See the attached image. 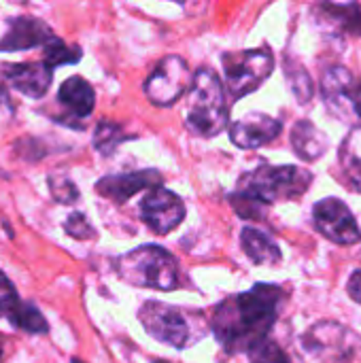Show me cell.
<instances>
[{
  "mask_svg": "<svg viewBox=\"0 0 361 363\" xmlns=\"http://www.w3.org/2000/svg\"><path fill=\"white\" fill-rule=\"evenodd\" d=\"M283 298L281 287L260 283L245 294L223 300L211 319L215 338L228 353H249L268 338Z\"/></svg>",
  "mask_w": 361,
  "mask_h": 363,
  "instance_id": "6da1fadb",
  "label": "cell"
},
{
  "mask_svg": "<svg viewBox=\"0 0 361 363\" xmlns=\"http://www.w3.org/2000/svg\"><path fill=\"white\" fill-rule=\"evenodd\" d=\"M228 121L230 106L219 74L206 66L198 68L187 89V130L200 138H215L228 128Z\"/></svg>",
  "mask_w": 361,
  "mask_h": 363,
  "instance_id": "7a4b0ae2",
  "label": "cell"
},
{
  "mask_svg": "<svg viewBox=\"0 0 361 363\" xmlns=\"http://www.w3.org/2000/svg\"><path fill=\"white\" fill-rule=\"evenodd\" d=\"M138 321L151 338L172 349H189L206 334L202 313L153 300H147L138 308Z\"/></svg>",
  "mask_w": 361,
  "mask_h": 363,
  "instance_id": "3957f363",
  "label": "cell"
},
{
  "mask_svg": "<svg viewBox=\"0 0 361 363\" xmlns=\"http://www.w3.org/2000/svg\"><path fill=\"white\" fill-rule=\"evenodd\" d=\"M117 274L132 287L174 291L181 283L177 257L160 245H143L117 259Z\"/></svg>",
  "mask_w": 361,
  "mask_h": 363,
  "instance_id": "277c9868",
  "label": "cell"
},
{
  "mask_svg": "<svg viewBox=\"0 0 361 363\" xmlns=\"http://www.w3.org/2000/svg\"><path fill=\"white\" fill-rule=\"evenodd\" d=\"M313 174L298 166H262L238 181V194H245L262 204L279 200H296L309 191Z\"/></svg>",
  "mask_w": 361,
  "mask_h": 363,
  "instance_id": "5b68a950",
  "label": "cell"
},
{
  "mask_svg": "<svg viewBox=\"0 0 361 363\" xmlns=\"http://www.w3.org/2000/svg\"><path fill=\"white\" fill-rule=\"evenodd\" d=\"M226 87L232 100H238L255 89L272 74L274 57L268 49H247V51H228L221 55Z\"/></svg>",
  "mask_w": 361,
  "mask_h": 363,
  "instance_id": "8992f818",
  "label": "cell"
},
{
  "mask_svg": "<svg viewBox=\"0 0 361 363\" xmlns=\"http://www.w3.org/2000/svg\"><path fill=\"white\" fill-rule=\"evenodd\" d=\"M302 347L321 363H361V336L336 321L313 325Z\"/></svg>",
  "mask_w": 361,
  "mask_h": 363,
  "instance_id": "52a82bcc",
  "label": "cell"
},
{
  "mask_svg": "<svg viewBox=\"0 0 361 363\" xmlns=\"http://www.w3.org/2000/svg\"><path fill=\"white\" fill-rule=\"evenodd\" d=\"M191 85V72L181 55L162 57L145 79V96L155 106H172Z\"/></svg>",
  "mask_w": 361,
  "mask_h": 363,
  "instance_id": "ba28073f",
  "label": "cell"
},
{
  "mask_svg": "<svg viewBox=\"0 0 361 363\" xmlns=\"http://www.w3.org/2000/svg\"><path fill=\"white\" fill-rule=\"evenodd\" d=\"M185 215L187 208L183 198L166 187H155L140 200V219L157 236H166L177 230Z\"/></svg>",
  "mask_w": 361,
  "mask_h": 363,
  "instance_id": "9c48e42d",
  "label": "cell"
},
{
  "mask_svg": "<svg viewBox=\"0 0 361 363\" xmlns=\"http://www.w3.org/2000/svg\"><path fill=\"white\" fill-rule=\"evenodd\" d=\"M313 221L319 234L336 245H355L361 240L360 225L349 206L338 198H326L313 208Z\"/></svg>",
  "mask_w": 361,
  "mask_h": 363,
  "instance_id": "30bf717a",
  "label": "cell"
},
{
  "mask_svg": "<svg viewBox=\"0 0 361 363\" xmlns=\"http://www.w3.org/2000/svg\"><path fill=\"white\" fill-rule=\"evenodd\" d=\"M164 177L157 170H134L126 174H109L96 183V194H100L106 200H113L117 204L128 202L132 196L145 189H155L162 187Z\"/></svg>",
  "mask_w": 361,
  "mask_h": 363,
  "instance_id": "8fae6325",
  "label": "cell"
},
{
  "mask_svg": "<svg viewBox=\"0 0 361 363\" xmlns=\"http://www.w3.org/2000/svg\"><path fill=\"white\" fill-rule=\"evenodd\" d=\"M53 36V30L43 19L32 15H15L6 21V32L0 38V51H26L45 47Z\"/></svg>",
  "mask_w": 361,
  "mask_h": 363,
  "instance_id": "7c38bea8",
  "label": "cell"
},
{
  "mask_svg": "<svg viewBox=\"0 0 361 363\" xmlns=\"http://www.w3.org/2000/svg\"><path fill=\"white\" fill-rule=\"evenodd\" d=\"M353 74L345 66H330L321 77V96L326 100V106L332 115H336L340 121H353Z\"/></svg>",
  "mask_w": 361,
  "mask_h": 363,
  "instance_id": "4fadbf2b",
  "label": "cell"
},
{
  "mask_svg": "<svg viewBox=\"0 0 361 363\" xmlns=\"http://www.w3.org/2000/svg\"><path fill=\"white\" fill-rule=\"evenodd\" d=\"M283 130V121L266 113H249L230 128V140L240 149H260L272 140Z\"/></svg>",
  "mask_w": 361,
  "mask_h": 363,
  "instance_id": "5bb4252c",
  "label": "cell"
},
{
  "mask_svg": "<svg viewBox=\"0 0 361 363\" xmlns=\"http://www.w3.org/2000/svg\"><path fill=\"white\" fill-rule=\"evenodd\" d=\"M57 102L60 106L64 108L66 117L64 119H70L68 125L72 128H83V121L94 113V106H96V91L91 87L89 81H85L83 77L74 74L70 79H66L62 85H60V91H57ZM62 121V119H60Z\"/></svg>",
  "mask_w": 361,
  "mask_h": 363,
  "instance_id": "9a60e30c",
  "label": "cell"
},
{
  "mask_svg": "<svg viewBox=\"0 0 361 363\" xmlns=\"http://www.w3.org/2000/svg\"><path fill=\"white\" fill-rule=\"evenodd\" d=\"M2 79L28 98H43L49 91L53 70L40 62H23V64H4Z\"/></svg>",
  "mask_w": 361,
  "mask_h": 363,
  "instance_id": "2e32d148",
  "label": "cell"
},
{
  "mask_svg": "<svg viewBox=\"0 0 361 363\" xmlns=\"http://www.w3.org/2000/svg\"><path fill=\"white\" fill-rule=\"evenodd\" d=\"M291 147L296 155L304 162H315L326 155L328 151V136L311 121L300 119L291 128Z\"/></svg>",
  "mask_w": 361,
  "mask_h": 363,
  "instance_id": "e0dca14e",
  "label": "cell"
},
{
  "mask_svg": "<svg viewBox=\"0 0 361 363\" xmlns=\"http://www.w3.org/2000/svg\"><path fill=\"white\" fill-rule=\"evenodd\" d=\"M240 247L245 255L257 264V266H272L281 262V249L279 245L264 232L255 228H245L240 232Z\"/></svg>",
  "mask_w": 361,
  "mask_h": 363,
  "instance_id": "ac0fdd59",
  "label": "cell"
},
{
  "mask_svg": "<svg viewBox=\"0 0 361 363\" xmlns=\"http://www.w3.org/2000/svg\"><path fill=\"white\" fill-rule=\"evenodd\" d=\"M340 168L345 172V179L349 185L361 194V128L349 132V136L340 145Z\"/></svg>",
  "mask_w": 361,
  "mask_h": 363,
  "instance_id": "d6986e66",
  "label": "cell"
},
{
  "mask_svg": "<svg viewBox=\"0 0 361 363\" xmlns=\"http://www.w3.org/2000/svg\"><path fill=\"white\" fill-rule=\"evenodd\" d=\"M319 13L323 19H328L336 30L361 34V6L360 4H319Z\"/></svg>",
  "mask_w": 361,
  "mask_h": 363,
  "instance_id": "ffe728a7",
  "label": "cell"
},
{
  "mask_svg": "<svg viewBox=\"0 0 361 363\" xmlns=\"http://www.w3.org/2000/svg\"><path fill=\"white\" fill-rule=\"evenodd\" d=\"M9 323L21 332H28V334H47L49 332V323L47 319L43 317V313L32 304V302H17L11 313L6 315Z\"/></svg>",
  "mask_w": 361,
  "mask_h": 363,
  "instance_id": "44dd1931",
  "label": "cell"
},
{
  "mask_svg": "<svg viewBox=\"0 0 361 363\" xmlns=\"http://www.w3.org/2000/svg\"><path fill=\"white\" fill-rule=\"evenodd\" d=\"M83 57V51L79 45H66L62 38L53 36L45 47H43V62L53 70L57 66H64V64H77L81 62Z\"/></svg>",
  "mask_w": 361,
  "mask_h": 363,
  "instance_id": "7402d4cb",
  "label": "cell"
},
{
  "mask_svg": "<svg viewBox=\"0 0 361 363\" xmlns=\"http://www.w3.org/2000/svg\"><path fill=\"white\" fill-rule=\"evenodd\" d=\"M285 77H287L289 89L296 96V100L300 104H309L313 94H315V87H313V81H311L306 68L300 62H294L287 57L285 60Z\"/></svg>",
  "mask_w": 361,
  "mask_h": 363,
  "instance_id": "603a6c76",
  "label": "cell"
},
{
  "mask_svg": "<svg viewBox=\"0 0 361 363\" xmlns=\"http://www.w3.org/2000/svg\"><path fill=\"white\" fill-rule=\"evenodd\" d=\"M136 136H128L123 134L121 125L113 123V121H100L96 132H94V147L100 151V155H113L117 151V147L126 140H132Z\"/></svg>",
  "mask_w": 361,
  "mask_h": 363,
  "instance_id": "cb8c5ba5",
  "label": "cell"
},
{
  "mask_svg": "<svg viewBox=\"0 0 361 363\" xmlns=\"http://www.w3.org/2000/svg\"><path fill=\"white\" fill-rule=\"evenodd\" d=\"M230 204H232V208L236 211V215L243 217V219L260 221V219L266 217V204H262V202H257V200H253V198H249V196H245V194L234 191V194L230 196Z\"/></svg>",
  "mask_w": 361,
  "mask_h": 363,
  "instance_id": "d4e9b609",
  "label": "cell"
},
{
  "mask_svg": "<svg viewBox=\"0 0 361 363\" xmlns=\"http://www.w3.org/2000/svg\"><path fill=\"white\" fill-rule=\"evenodd\" d=\"M247 355H249L251 363H291L289 357L285 355V351L268 338L262 340L260 345H255Z\"/></svg>",
  "mask_w": 361,
  "mask_h": 363,
  "instance_id": "484cf974",
  "label": "cell"
},
{
  "mask_svg": "<svg viewBox=\"0 0 361 363\" xmlns=\"http://www.w3.org/2000/svg\"><path fill=\"white\" fill-rule=\"evenodd\" d=\"M49 194L60 204H74L79 200V189L68 177H49Z\"/></svg>",
  "mask_w": 361,
  "mask_h": 363,
  "instance_id": "4316f807",
  "label": "cell"
},
{
  "mask_svg": "<svg viewBox=\"0 0 361 363\" xmlns=\"http://www.w3.org/2000/svg\"><path fill=\"white\" fill-rule=\"evenodd\" d=\"M64 232L74 240H94L96 230L83 213H70L64 221Z\"/></svg>",
  "mask_w": 361,
  "mask_h": 363,
  "instance_id": "83f0119b",
  "label": "cell"
},
{
  "mask_svg": "<svg viewBox=\"0 0 361 363\" xmlns=\"http://www.w3.org/2000/svg\"><path fill=\"white\" fill-rule=\"evenodd\" d=\"M19 302V296L13 287V283L9 281V277L0 270V317H6L11 313V308Z\"/></svg>",
  "mask_w": 361,
  "mask_h": 363,
  "instance_id": "f1b7e54d",
  "label": "cell"
},
{
  "mask_svg": "<svg viewBox=\"0 0 361 363\" xmlns=\"http://www.w3.org/2000/svg\"><path fill=\"white\" fill-rule=\"evenodd\" d=\"M349 296L361 304V270H357L351 279H349Z\"/></svg>",
  "mask_w": 361,
  "mask_h": 363,
  "instance_id": "f546056e",
  "label": "cell"
},
{
  "mask_svg": "<svg viewBox=\"0 0 361 363\" xmlns=\"http://www.w3.org/2000/svg\"><path fill=\"white\" fill-rule=\"evenodd\" d=\"M351 102H353V113H355V117H357V119H361V83L353 87Z\"/></svg>",
  "mask_w": 361,
  "mask_h": 363,
  "instance_id": "4dcf8cb0",
  "label": "cell"
},
{
  "mask_svg": "<svg viewBox=\"0 0 361 363\" xmlns=\"http://www.w3.org/2000/svg\"><path fill=\"white\" fill-rule=\"evenodd\" d=\"M70 363H83V362H81V359H72V362H70Z\"/></svg>",
  "mask_w": 361,
  "mask_h": 363,
  "instance_id": "1f68e13d",
  "label": "cell"
},
{
  "mask_svg": "<svg viewBox=\"0 0 361 363\" xmlns=\"http://www.w3.org/2000/svg\"><path fill=\"white\" fill-rule=\"evenodd\" d=\"M153 363H168V362H162V359H155V362Z\"/></svg>",
  "mask_w": 361,
  "mask_h": 363,
  "instance_id": "d6a6232c",
  "label": "cell"
},
{
  "mask_svg": "<svg viewBox=\"0 0 361 363\" xmlns=\"http://www.w3.org/2000/svg\"><path fill=\"white\" fill-rule=\"evenodd\" d=\"M0 357H2V347H0Z\"/></svg>",
  "mask_w": 361,
  "mask_h": 363,
  "instance_id": "836d02e7",
  "label": "cell"
}]
</instances>
